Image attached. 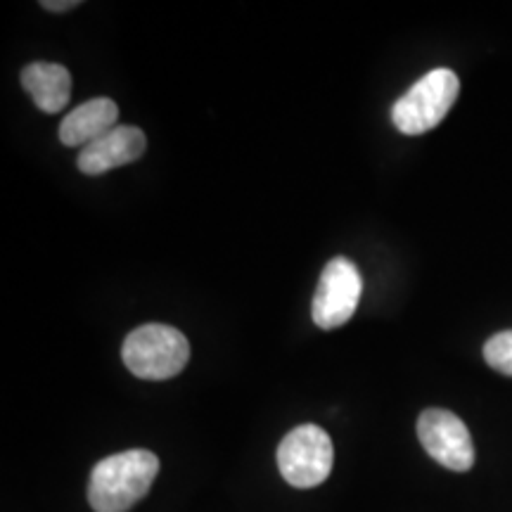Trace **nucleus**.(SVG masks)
Masks as SVG:
<instances>
[{
  "label": "nucleus",
  "instance_id": "nucleus-1",
  "mask_svg": "<svg viewBox=\"0 0 512 512\" xmlns=\"http://www.w3.org/2000/svg\"><path fill=\"white\" fill-rule=\"evenodd\" d=\"M159 472V458L145 448L114 453L93 467L88 501L95 512H128L147 496Z\"/></svg>",
  "mask_w": 512,
  "mask_h": 512
},
{
  "label": "nucleus",
  "instance_id": "nucleus-2",
  "mask_svg": "<svg viewBox=\"0 0 512 512\" xmlns=\"http://www.w3.org/2000/svg\"><path fill=\"white\" fill-rule=\"evenodd\" d=\"M126 368L140 380H169L190 361V344L171 325H143L126 337L121 347Z\"/></svg>",
  "mask_w": 512,
  "mask_h": 512
},
{
  "label": "nucleus",
  "instance_id": "nucleus-3",
  "mask_svg": "<svg viewBox=\"0 0 512 512\" xmlns=\"http://www.w3.org/2000/svg\"><path fill=\"white\" fill-rule=\"evenodd\" d=\"M458 93L460 81L456 72L446 67L432 69L418 83H413L411 91L396 100L392 110L394 126L406 136H420V133L432 131L451 112Z\"/></svg>",
  "mask_w": 512,
  "mask_h": 512
},
{
  "label": "nucleus",
  "instance_id": "nucleus-4",
  "mask_svg": "<svg viewBox=\"0 0 512 512\" xmlns=\"http://www.w3.org/2000/svg\"><path fill=\"white\" fill-rule=\"evenodd\" d=\"M335 448L330 434L318 425H299L280 441L278 467L285 482L297 489H313L330 477Z\"/></svg>",
  "mask_w": 512,
  "mask_h": 512
},
{
  "label": "nucleus",
  "instance_id": "nucleus-5",
  "mask_svg": "<svg viewBox=\"0 0 512 512\" xmlns=\"http://www.w3.org/2000/svg\"><path fill=\"white\" fill-rule=\"evenodd\" d=\"M363 292V280L358 268L344 256L328 261L320 275L318 290L313 294L311 316L320 330L342 328L356 313Z\"/></svg>",
  "mask_w": 512,
  "mask_h": 512
},
{
  "label": "nucleus",
  "instance_id": "nucleus-6",
  "mask_svg": "<svg viewBox=\"0 0 512 512\" xmlns=\"http://www.w3.org/2000/svg\"><path fill=\"white\" fill-rule=\"evenodd\" d=\"M418 439L422 448L448 470L467 472L475 465L470 430L456 413L444 411V408L422 411L418 418Z\"/></svg>",
  "mask_w": 512,
  "mask_h": 512
},
{
  "label": "nucleus",
  "instance_id": "nucleus-7",
  "mask_svg": "<svg viewBox=\"0 0 512 512\" xmlns=\"http://www.w3.org/2000/svg\"><path fill=\"white\" fill-rule=\"evenodd\" d=\"M147 147L145 133L136 126H114L110 133L79 152V169L86 176H100L117 166L136 162Z\"/></svg>",
  "mask_w": 512,
  "mask_h": 512
},
{
  "label": "nucleus",
  "instance_id": "nucleus-8",
  "mask_svg": "<svg viewBox=\"0 0 512 512\" xmlns=\"http://www.w3.org/2000/svg\"><path fill=\"white\" fill-rule=\"evenodd\" d=\"M119 119L117 102L110 98H95L83 102L64 117L60 124V140L67 147H86L110 133Z\"/></svg>",
  "mask_w": 512,
  "mask_h": 512
},
{
  "label": "nucleus",
  "instance_id": "nucleus-9",
  "mask_svg": "<svg viewBox=\"0 0 512 512\" xmlns=\"http://www.w3.org/2000/svg\"><path fill=\"white\" fill-rule=\"evenodd\" d=\"M22 86L34 98L38 110L55 114L67 107L72 95V74L62 64L34 62L24 67Z\"/></svg>",
  "mask_w": 512,
  "mask_h": 512
},
{
  "label": "nucleus",
  "instance_id": "nucleus-10",
  "mask_svg": "<svg viewBox=\"0 0 512 512\" xmlns=\"http://www.w3.org/2000/svg\"><path fill=\"white\" fill-rule=\"evenodd\" d=\"M484 358L496 373L512 377V330L498 332L484 344Z\"/></svg>",
  "mask_w": 512,
  "mask_h": 512
},
{
  "label": "nucleus",
  "instance_id": "nucleus-11",
  "mask_svg": "<svg viewBox=\"0 0 512 512\" xmlns=\"http://www.w3.org/2000/svg\"><path fill=\"white\" fill-rule=\"evenodd\" d=\"M43 8L46 10H53V12H64V10H72L76 8V0H43Z\"/></svg>",
  "mask_w": 512,
  "mask_h": 512
}]
</instances>
